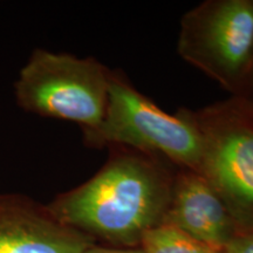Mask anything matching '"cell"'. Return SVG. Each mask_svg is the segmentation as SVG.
Wrapping results in <instances>:
<instances>
[{
	"mask_svg": "<svg viewBox=\"0 0 253 253\" xmlns=\"http://www.w3.org/2000/svg\"><path fill=\"white\" fill-rule=\"evenodd\" d=\"M109 149L107 162L91 178L47 207L95 244L140 248L144 233L163 221L176 172L160 156L125 147Z\"/></svg>",
	"mask_w": 253,
	"mask_h": 253,
	"instance_id": "6da1fadb",
	"label": "cell"
},
{
	"mask_svg": "<svg viewBox=\"0 0 253 253\" xmlns=\"http://www.w3.org/2000/svg\"><path fill=\"white\" fill-rule=\"evenodd\" d=\"M84 140L88 147H125L155 155L196 172L201 166L202 136L194 110L166 113L119 71L110 69L102 123L96 130L84 132Z\"/></svg>",
	"mask_w": 253,
	"mask_h": 253,
	"instance_id": "7a4b0ae2",
	"label": "cell"
},
{
	"mask_svg": "<svg viewBox=\"0 0 253 253\" xmlns=\"http://www.w3.org/2000/svg\"><path fill=\"white\" fill-rule=\"evenodd\" d=\"M110 69L93 58L38 48L15 81V99L28 113L96 130L108 103Z\"/></svg>",
	"mask_w": 253,
	"mask_h": 253,
	"instance_id": "3957f363",
	"label": "cell"
},
{
	"mask_svg": "<svg viewBox=\"0 0 253 253\" xmlns=\"http://www.w3.org/2000/svg\"><path fill=\"white\" fill-rule=\"evenodd\" d=\"M202 136L198 173L207 179L242 232L253 231V109L230 96L194 110Z\"/></svg>",
	"mask_w": 253,
	"mask_h": 253,
	"instance_id": "277c9868",
	"label": "cell"
},
{
	"mask_svg": "<svg viewBox=\"0 0 253 253\" xmlns=\"http://www.w3.org/2000/svg\"><path fill=\"white\" fill-rule=\"evenodd\" d=\"M177 52L237 96L253 69L252 0H207L190 9Z\"/></svg>",
	"mask_w": 253,
	"mask_h": 253,
	"instance_id": "5b68a950",
	"label": "cell"
},
{
	"mask_svg": "<svg viewBox=\"0 0 253 253\" xmlns=\"http://www.w3.org/2000/svg\"><path fill=\"white\" fill-rule=\"evenodd\" d=\"M95 243L27 196L0 194V253H84Z\"/></svg>",
	"mask_w": 253,
	"mask_h": 253,
	"instance_id": "8992f818",
	"label": "cell"
},
{
	"mask_svg": "<svg viewBox=\"0 0 253 253\" xmlns=\"http://www.w3.org/2000/svg\"><path fill=\"white\" fill-rule=\"evenodd\" d=\"M162 223L178 227L214 252L242 232L207 179L194 170L182 168L176 172Z\"/></svg>",
	"mask_w": 253,
	"mask_h": 253,
	"instance_id": "52a82bcc",
	"label": "cell"
},
{
	"mask_svg": "<svg viewBox=\"0 0 253 253\" xmlns=\"http://www.w3.org/2000/svg\"><path fill=\"white\" fill-rule=\"evenodd\" d=\"M138 249L143 253H216L178 227L164 223L147 231Z\"/></svg>",
	"mask_w": 253,
	"mask_h": 253,
	"instance_id": "ba28073f",
	"label": "cell"
},
{
	"mask_svg": "<svg viewBox=\"0 0 253 253\" xmlns=\"http://www.w3.org/2000/svg\"><path fill=\"white\" fill-rule=\"evenodd\" d=\"M216 253H253V231L240 232L225 248Z\"/></svg>",
	"mask_w": 253,
	"mask_h": 253,
	"instance_id": "9c48e42d",
	"label": "cell"
},
{
	"mask_svg": "<svg viewBox=\"0 0 253 253\" xmlns=\"http://www.w3.org/2000/svg\"><path fill=\"white\" fill-rule=\"evenodd\" d=\"M84 253H143L140 249H123V248H112V246H104L94 244L89 249H87Z\"/></svg>",
	"mask_w": 253,
	"mask_h": 253,
	"instance_id": "30bf717a",
	"label": "cell"
},
{
	"mask_svg": "<svg viewBox=\"0 0 253 253\" xmlns=\"http://www.w3.org/2000/svg\"><path fill=\"white\" fill-rule=\"evenodd\" d=\"M235 97H238V99L243 100L253 109V69L251 73H250L248 80H246L245 84L243 86L242 90H240L239 94Z\"/></svg>",
	"mask_w": 253,
	"mask_h": 253,
	"instance_id": "8fae6325",
	"label": "cell"
},
{
	"mask_svg": "<svg viewBox=\"0 0 253 253\" xmlns=\"http://www.w3.org/2000/svg\"><path fill=\"white\" fill-rule=\"evenodd\" d=\"M252 2H253V0H252Z\"/></svg>",
	"mask_w": 253,
	"mask_h": 253,
	"instance_id": "7c38bea8",
	"label": "cell"
}]
</instances>
